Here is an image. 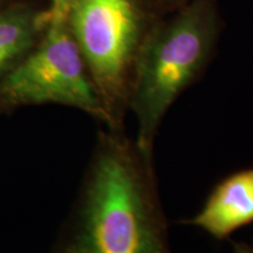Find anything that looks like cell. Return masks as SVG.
I'll list each match as a JSON object with an SVG mask.
<instances>
[{
	"label": "cell",
	"mask_w": 253,
	"mask_h": 253,
	"mask_svg": "<svg viewBox=\"0 0 253 253\" xmlns=\"http://www.w3.org/2000/svg\"><path fill=\"white\" fill-rule=\"evenodd\" d=\"M41 27H45L42 14L28 11L0 14V72L30 48L34 34Z\"/></svg>",
	"instance_id": "8992f818"
},
{
	"label": "cell",
	"mask_w": 253,
	"mask_h": 253,
	"mask_svg": "<svg viewBox=\"0 0 253 253\" xmlns=\"http://www.w3.org/2000/svg\"><path fill=\"white\" fill-rule=\"evenodd\" d=\"M220 32L217 0H190L161 18L148 36L132 79L129 110L137 120L135 142L153 156L162 120L210 61Z\"/></svg>",
	"instance_id": "7a4b0ae2"
},
{
	"label": "cell",
	"mask_w": 253,
	"mask_h": 253,
	"mask_svg": "<svg viewBox=\"0 0 253 253\" xmlns=\"http://www.w3.org/2000/svg\"><path fill=\"white\" fill-rule=\"evenodd\" d=\"M233 253H253V246L250 245H236Z\"/></svg>",
	"instance_id": "9c48e42d"
},
{
	"label": "cell",
	"mask_w": 253,
	"mask_h": 253,
	"mask_svg": "<svg viewBox=\"0 0 253 253\" xmlns=\"http://www.w3.org/2000/svg\"><path fill=\"white\" fill-rule=\"evenodd\" d=\"M61 253H170L153 156L123 129L101 138L77 226Z\"/></svg>",
	"instance_id": "6da1fadb"
},
{
	"label": "cell",
	"mask_w": 253,
	"mask_h": 253,
	"mask_svg": "<svg viewBox=\"0 0 253 253\" xmlns=\"http://www.w3.org/2000/svg\"><path fill=\"white\" fill-rule=\"evenodd\" d=\"M161 14L155 0H75L69 9V28L114 130L123 129L136 63Z\"/></svg>",
	"instance_id": "3957f363"
},
{
	"label": "cell",
	"mask_w": 253,
	"mask_h": 253,
	"mask_svg": "<svg viewBox=\"0 0 253 253\" xmlns=\"http://www.w3.org/2000/svg\"><path fill=\"white\" fill-rule=\"evenodd\" d=\"M75 0H52V4L47 12L48 13H62L67 14L72 5L74 4Z\"/></svg>",
	"instance_id": "ba28073f"
},
{
	"label": "cell",
	"mask_w": 253,
	"mask_h": 253,
	"mask_svg": "<svg viewBox=\"0 0 253 253\" xmlns=\"http://www.w3.org/2000/svg\"><path fill=\"white\" fill-rule=\"evenodd\" d=\"M190 0H155L162 13L164 12H175L182 6L188 4Z\"/></svg>",
	"instance_id": "52a82bcc"
},
{
	"label": "cell",
	"mask_w": 253,
	"mask_h": 253,
	"mask_svg": "<svg viewBox=\"0 0 253 253\" xmlns=\"http://www.w3.org/2000/svg\"><path fill=\"white\" fill-rule=\"evenodd\" d=\"M46 34L26 60L11 72L4 93L21 103H60L81 109L112 129L80 48L73 37L68 15L42 13Z\"/></svg>",
	"instance_id": "277c9868"
},
{
	"label": "cell",
	"mask_w": 253,
	"mask_h": 253,
	"mask_svg": "<svg viewBox=\"0 0 253 253\" xmlns=\"http://www.w3.org/2000/svg\"><path fill=\"white\" fill-rule=\"evenodd\" d=\"M252 221L253 169H248L219 183L202 210L188 223L214 238L224 239Z\"/></svg>",
	"instance_id": "5b68a950"
}]
</instances>
